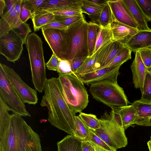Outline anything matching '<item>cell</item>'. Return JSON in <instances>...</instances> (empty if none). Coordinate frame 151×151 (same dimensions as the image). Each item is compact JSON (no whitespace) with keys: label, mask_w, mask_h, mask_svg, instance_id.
Wrapping results in <instances>:
<instances>
[{"label":"cell","mask_w":151,"mask_h":151,"mask_svg":"<svg viewBox=\"0 0 151 151\" xmlns=\"http://www.w3.org/2000/svg\"><path fill=\"white\" fill-rule=\"evenodd\" d=\"M137 23L139 30H151L147 24L144 14L136 0H123Z\"/></svg>","instance_id":"obj_19"},{"label":"cell","mask_w":151,"mask_h":151,"mask_svg":"<svg viewBox=\"0 0 151 151\" xmlns=\"http://www.w3.org/2000/svg\"><path fill=\"white\" fill-rule=\"evenodd\" d=\"M131 68L134 87L136 88H139L142 92L147 72L148 69L144 65L138 51L135 52V57L132 63Z\"/></svg>","instance_id":"obj_17"},{"label":"cell","mask_w":151,"mask_h":151,"mask_svg":"<svg viewBox=\"0 0 151 151\" xmlns=\"http://www.w3.org/2000/svg\"><path fill=\"white\" fill-rule=\"evenodd\" d=\"M28 9L33 15L39 8L45 2L46 0H24Z\"/></svg>","instance_id":"obj_42"},{"label":"cell","mask_w":151,"mask_h":151,"mask_svg":"<svg viewBox=\"0 0 151 151\" xmlns=\"http://www.w3.org/2000/svg\"><path fill=\"white\" fill-rule=\"evenodd\" d=\"M145 17L147 22L151 21V0H136Z\"/></svg>","instance_id":"obj_39"},{"label":"cell","mask_w":151,"mask_h":151,"mask_svg":"<svg viewBox=\"0 0 151 151\" xmlns=\"http://www.w3.org/2000/svg\"><path fill=\"white\" fill-rule=\"evenodd\" d=\"M82 0L64 7L56 9L52 13L54 15L61 16H70L82 15L81 9Z\"/></svg>","instance_id":"obj_26"},{"label":"cell","mask_w":151,"mask_h":151,"mask_svg":"<svg viewBox=\"0 0 151 151\" xmlns=\"http://www.w3.org/2000/svg\"><path fill=\"white\" fill-rule=\"evenodd\" d=\"M87 141L91 142L94 145H96L106 151H116L108 145L101 138L98 136L93 131L90 129L89 134Z\"/></svg>","instance_id":"obj_36"},{"label":"cell","mask_w":151,"mask_h":151,"mask_svg":"<svg viewBox=\"0 0 151 151\" xmlns=\"http://www.w3.org/2000/svg\"><path fill=\"white\" fill-rule=\"evenodd\" d=\"M41 29L44 38L53 53L60 58L62 44L65 31L49 28H42Z\"/></svg>","instance_id":"obj_16"},{"label":"cell","mask_w":151,"mask_h":151,"mask_svg":"<svg viewBox=\"0 0 151 151\" xmlns=\"http://www.w3.org/2000/svg\"><path fill=\"white\" fill-rule=\"evenodd\" d=\"M22 1V0H16L15 3L14 10L19 17L20 12Z\"/></svg>","instance_id":"obj_49"},{"label":"cell","mask_w":151,"mask_h":151,"mask_svg":"<svg viewBox=\"0 0 151 151\" xmlns=\"http://www.w3.org/2000/svg\"><path fill=\"white\" fill-rule=\"evenodd\" d=\"M95 151H106L104 149L101 148L98 146L95 145Z\"/></svg>","instance_id":"obj_51"},{"label":"cell","mask_w":151,"mask_h":151,"mask_svg":"<svg viewBox=\"0 0 151 151\" xmlns=\"http://www.w3.org/2000/svg\"><path fill=\"white\" fill-rule=\"evenodd\" d=\"M0 64L23 103L29 104H36L38 101L36 90L26 83L13 69L4 64Z\"/></svg>","instance_id":"obj_9"},{"label":"cell","mask_w":151,"mask_h":151,"mask_svg":"<svg viewBox=\"0 0 151 151\" xmlns=\"http://www.w3.org/2000/svg\"><path fill=\"white\" fill-rule=\"evenodd\" d=\"M85 1L91 4L101 7H103L107 2V0H92L88 1L84 0Z\"/></svg>","instance_id":"obj_48"},{"label":"cell","mask_w":151,"mask_h":151,"mask_svg":"<svg viewBox=\"0 0 151 151\" xmlns=\"http://www.w3.org/2000/svg\"><path fill=\"white\" fill-rule=\"evenodd\" d=\"M68 27L57 21L55 19L47 24L43 26V29H52L63 31H65Z\"/></svg>","instance_id":"obj_44"},{"label":"cell","mask_w":151,"mask_h":151,"mask_svg":"<svg viewBox=\"0 0 151 151\" xmlns=\"http://www.w3.org/2000/svg\"><path fill=\"white\" fill-rule=\"evenodd\" d=\"M124 46V45L119 41L111 42L105 50L100 68L106 65L111 61Z\"/></svg>","instance_id":"obj_23"},{"label":"cell","mask_w":151,"mask_h":151,"mask_svg":"<svg viewBox=\"0 0 151 151\" xmlns=\"http://www.w3.org/2000/svg\"><path fill=\"white\" fill-rule=\"evenodd\" d=\"M111 42L102 46L92 56H88L83 63L74 74L77 76L94 70L95 65L97 61L100 52L106 45Z\"/></svg>","instance_id":"obj_24"},{"label":"cell","mask_w":151,"mask_h":151,"mask_svg":"<svg viewBox=\"0 0 151 151\" xmlns=\"http://www.w3.org/2000/svg\"><path fill=\"white\" fill-rule=\"evenodd\" d=\"M82 5L81 9L82 13L88 15L92 21L94 22H98L100 13L103 7L96 6L82 0Z\"/></svg>","instance_id":"obj_30"},{"label":"cell","mask_w":151,"mask_h":151,"mask_svg":"<svg viewBox=\"0 0 151 151\" xmlns=\"http://www.w3.org/2000/svg\"><path fill=\"white\" fill-rule=\"evenodd\" d=\"M113 110L119 115L125 130L133 124L136 118V111L132 105L120 107Z\"/></svg>","instance_id":"obj_21"},{"label":"cell","mask_w":151,"mask_h":151,"mask_svg":"<svg viewBox=\"0 0 151 151\" xmlns=\"http://www.w3.org/2000/svg\"><path fill=\"white\" fill-rule=\"evenodd\" d=\"M141 99L151 101V69L147 70L144 80Z\"/></svg>","instance_id":"obj_37"},{"label":"cell","mask_w":151,"mask_h":151,"mask_svg":"<svg viewBox=\"0 0 151 151\" xmlns=\"http://www.w3.org/2000/svg\"><path fill=\"white\" fill-rule=\"evenodd\" d=\"M124 46L134 52L149 48L151 46V30H139Z\"/></svg>","instance_id":"obj_18"},{"label":"cell","mask_w":151,"mask_h":151,"mask_svg":"<svg viewBox=\"0 0 151 151\" xmlns=\"http://www.w3.org/2000/svg\"><path fill=\"white\" fill-rule=\"evenodd\" d=\"M78 116L89 129L95 131L101 127L100 121L96 115L81 112Z\"/></svg>","instance_id":"obj_33"},{"label":"cell","mask_w":151,"mask_h":151,"mask_svg":"<svg viewBox=\"0 0 151 151\" xmlns=\"http://www.w3.org/2000/svg\"><path fill=\"white\" fill-rule=\"evenodd\" d=\"M99 26L93 54L102 46L113 41L112 34L111 26L104 27L100 25Z\"/></svg>","instance_id":"obj_28"},{"label":"cell","mask_w":151,"mask_h":151,"mask_svg":"<svg viewBox=\"0 0 151 151\" xmlns=\"http://www.w3.org/2000/svg\"><path fill=\"white\" fill-rule=\"evenodd\" d=\"M150 139H151V136L150 137Z\"/></svg>","instance_id":"obj_54"},{"label":"cell","mask_w":151,"mask_h":151,"mask_svg":"<svg viewBox=\"0 0 151 151\" xmlns=\"http://www.w3.org/2000/svg\"><path fill=\"white\" fill-rule=\"evenodd\" d=\"M82 151H95V145L88 141L82 140Z\"/></svg>","instance_id":"obj_47"},{"label":"cell","mask_w":151,"mask_h":151,"mask_svg":"<svg viewBox=\"0 0 151 151\" xmlns=\"http://www.w3.org/2000/svg\"><path fill=\"white\" fill-rule=\"evenodd\" d=\"M136 111V118L134 124L151 126V101L140 99L132 104Z\"/></svg>","instance_id":"obj_14"},{"label":"cell","mask_w":151,"mask_h":151,"mask_svg":"<svg viewBox=\"0 0 151 151\" xmlns=\"http://www.w3.org/2000/svg\"><path fill=\"white\" fill-rule=\"evenodd\" d=\"M22 40L13 29L0 37V54L14 63L20 58L23 50Z\"/></svg>","instance_id":"obj_10"},{"label":"cell","mask_w":151,"mask_h":151,"mask_svg":"<svg viewBox=\"0 0 151 151\" xmlns=\"http://www.w3.org/2000/svg\"><path fill=\"white\" fill-rule=\"evenodd\" d=\"M149 48H150L151 49V46Z\"/></svg>","instance_id":"obj_53"},{"label":"cell","mask_w":151,"mask_h":151,"mask_svg":"<svg viewBox=\"0 0 151 151\" xmlns=\"http://www.w3.org/2000/svg\"><path fill=\"white\" fill-rule=\"evenodd\" d=\"M107 2L117 21L139 29L137 23L123 0H107Z\"/></svg>","instance_id":"obj_12"},{"label":"cell","mask_w":151,"mask_h":151,"mask_svg":"<svg viewBox=\"0 0 151 151\" xmlns=\"http://www.w3.org/2000/svg\"><path fill=\"white\" fill-rule=\"evenodd\" d=\"M55 19V15L52 13L45 11L36 12L33 15L32 20L34 31L42 29L44 25Z\"/></svg>","instance_id":"obj_25"},{"label":"cell","mask_w":151,"mask_h":151,"mask_svg":"<svg viewBox=\"0 0 151 151\" xmlns=\"http://www.w3.org/2000/svg\"><path fill=\"white\" fill-rule=\"evenodd\" d=\"M145 66L148 69L151 68V49L147 48L137 51Z\"/></svg>","instance_id":"obj_41"},{"label":"cell","mask_w":151,"mask_h":151,"mask_svg":"<svg viewBox=\"0 0 151 151\" xmlns=\"http://www.w3.org/2000/svg\"><path fill=\"white\" fill-rule=\"evenodd\" d=\"M113 41H118L124 45L137 33L139 30L121 23L115 19L111 26Z\"/></svg>","instance_id":"obj_15"},{"label":"cell","mask_w":151,"mask_h":151,"mask_svg":"<svg viewBox=\"0 0 151 151\" xmlns=\"http://www.w3.org/2000/svg\"><path fill=\"white\" fill-rule=\"evenodd\" d=\"M40 105L48 110V121L51 124L69 135L76 131V113L68 105L62 94L58 78L47 79Z\"/></svg>","instance_id":"obj_1"},{"label":"cell","mask_w":151,"mask_h":151,"mask_svg":"<svg viewBox=\"0 0 151 151\" xmlns=\"http://www.w3.org/2000/svg\"><path fill=\"white\" fill-rule=\"evenodd\" d=\"M59 83L65 101L76 113L87 106L88 95L84 83L73 73L59 75Z\"/></svg>","instance_id":"obj_5"},{"label":"cell","mask_w":151,"mask_h":151,"mask_svg":"<svg viewBox=\"0 0 151 151\" xmlns=\"http://www.w3.org/2000/svg\"><path fill=\"white\" fill-rule=\"evenodd\" d=\"M147 145L150 151H151V139L147 142Z\"/></svg>","instance_id":"obj_52"},{"label":"cell","mask_w":151,"mask_h":151,"mask_svg":"<svg viewBox=\"0 0 151 151\" xmlns=\"http://www.w3.org/2000/svg\"><path fill=\"white\" fill-rule=\"evenodd\" d=\"M58 60L59 65L57 71L58 75L73 73L70 61L59 58Z\"/></svg>","instance_id":"obj_40"},{"label":"cell","mask_w":151,"mask_h":151,"mask_svg":"<svg viewBox=\"0 0 151 151\" xmlns=\"http://www.w3.org/2000/svg\"><path fill=\"white\" fill-rule=\"evenodd\" d=\"M75 126L76 131L74 135L82 140H87L90 129L78 116H76Z\"/></svg>","instance_id":"obj_34"},{"label":"cell","mask_w":151,"mask_h":151,"mask_svg":"<svg viewBox=\"0 0 151 151\" xmlns=\"http://www.w3.org/2000/svg\"><path fill=\"white\" fill-rule=\"evenodd\" d=\"M0 97L9 106L13 113L22 116H31L0 64Z\"/></svg>","instance_id":"obj_8"},{"label":"cell","mask_w":151,"mask_h":151,"mask_svg":"<svg viewBox=\"0 0 151 151\" xmlns=\"http://www.w3.org/2000/svg\"><path fill=\"white\" fill-rule=\"evenodd\" d=\"M89 91L95 99L112 110L128 105L130 102L117 82L105 81L90 85Z\"/></svg>","instance_id":"obj_6"},{"label":"cell","mask_w":151,"mask_h":151,"mask_svg":"<svg viewBox=\"0 0 151 151\" xmlns=\"http://www.w3.org/2000/svg\"><path fill=\"white\" fill-rule=\"evenodd\" d=\"M6 6V1L4 0H0V16L1 17L4 15V10Z\"/></svg>","instance_id":"obj_50"},{"label":"cell","mask_w":151,"mask_h":151,"mask_svg":"<svg viewBox=\"0 0 151 151\" xmlns=\"http://www.w3.org/2000/svg\"><path fill=\"white\" fill-rule=\"evenodd\" d=\"M58 65V58L53 53L48 62L46 63V66L49 70L57 71Z\"/></svg>","instance_id":"obj_45"},{"label":"cell","mask_w":151,"mask_h":151,"mask_svg":"<svg viewBox=\"0 0 151 151\" xmlns=\"http://www.w3.org/2000/svg\"><path fill=\"white\" fill-rule=\"evenodd\" d=\"M82 140L68 135L57 143L58 151H82Z\"/></svg>","instance_id":"obj_20"},{"label":"cell","mask_w":151,"mask_h":151,"mask_svg":"<svg viewBox=\"0 0 151 151\" xmlns=\"http://www.w3.org/2000/svg\"><path fill=\"white\" fill-rule=\"evenodd\" d=\"M87 57L75 58L70 60L72 70L73 74L83 63Z\"/></svg>","instance_id":"obj_46"},{"label":"cell","mask_w":151,"mask_h":151,"mask_svg":"<svg viewBox=\"0 0 151 151\" xmlns=\"http://www.w3.org/2000/svg\"><path fill=\"white\" fill-rule=\"evenodd\" d=\"M0 151H42L39 135L15 113L0 137Z\"/></svg>","instance_id":"obj_2"},{"label":"cell","mask_w":151,"mask_h":151,"mask_svg":"<svg viewBox=\"0 0 151 151\" xmlns=\"http://www.w3.org/2000/svg\"><path fill=\"white\" fill-rule=\"evenodd\" d=\"M55 16V20L68 27L85 19L83 15L70 16Z\"/></svg>","instance_id":"obj_38"},{"label":"cell","mask_w":151,"mask_h":151,"mask_svg":"<svg viewBox=\"0 0 151 151\" xmlns=\"http://www.w3.org/2000/svg\"><path fill=\"white\" fill-rule=\"evenodd\" d=\"M87 37L89 56L93 55L100 26L93 22L88 23Z\"/></svg>","instance_id":"obj_27"},{"label":"cell","mask_w":151,"mask_h":151,"mask_svg":"<svg viewBox=\"0 0 151 151\" xmlns=\"http://www.w3.org/2000/svg\"><path fill=\"white\" fill-rule=\"evenodd\" d=\"M79 0H46L45 3L39 8L36 12L45 11L52 13L56 9L68 6L77 2Z\"/></svg>","instance_id":"obj_22"},{"label":"cell","mask_w":151,"mask_h":151,"mask_svg":"<svg viewBox=\"0 0 151 151\" xmlns=\"http://www.w3.org/2000/svg\"><path fill=\"white\" fill-rule=\"evenodd\" d=\"M132 52L129 48L125 46L111 61L101 68L119 64L122 65L129 60L131 59Z\"/></svg>","instance_id":"obj_32"},{"label":"cell","mask_w":151,"mask_h":151,"mask_svg":"<svg viewBox=\"0 0 151 151\" xmlns=\"http://www.w3.org/2000/svg\"><path fill=\"white\" fill-rule=\"evenodd\" d=\"M99 119L101 127L93 131L98 136L111 147L116 150L127 145L125 130L115 119L112 110L105 113Z\"/></svg>","instance_id":"obj_7"},{"label":"cell","mask_w":151,"mask_h":151,"mask_svg":"<svg viewBox=\"0 0 151 151\" xmlns=\"http://www.w3.org/2000/svg\"><path fill=\"white\" fill-rule=\"evenodd\" d=\"M12 29L18 34L22 40L24 44H26L27 38L32 32L29 24L23 22L19 19Z\"/></svg>","instance_id":"obj_35"},{"label":"cell","mask_w":151,"mask_h":151,"mask_svg":"<svg viewBox=\"0 0 151 151\" xmlns=\"http://www.w3.org/2000/svg\"><path fill=\"white\" fill-rule=\"evenodd\" d=\"M11 111V108L0 97V137L9 122L11 115L9 111Z\"/></svg>","instance_id":"obj_29"},{"label":"cell","mask_w":151,"mask_h":151,"mask_svg":"<svg viewBox=\"0 0 151 151\" xmlns=\"http://www.w3.org/2000/svg\"><path fill=\"white\" fill-rule=\"evenodd\" d=\"M88 23L85 19L68 27L65 31L60 59L70 61L89 56L87 37Z\"/></svg>","instance_id":"obj_3"},{"label":"cell","mask_w":151,"mask_h":151,"mask_svg":"<svg viewBox=\"0 0 151 151\" xmlns=\"http://www.w3.org/2000/svg\"><path fill=\"white\" fill-rule=\"evenodd\" d=\"M122 65L101 68L76 76L87 85L105 81L117 82L119 69Z\"/></svg>","instance_id":"obj_11"},{"label":"cell","mask_w":151,"mask_h":151,"mask_svg":"<svg viewBox=\"0 0 151 151\" xmlns=\"http://www.w3.org/2000/svg\"><path fill=\"white\" fill-rule=\"evenodd\" d=\"M33 15L26 6L24 0H22L19 18L24 23H26L30 18L32 19Z\"/></svg>","instance_id":"obj_43"},{"label":"cell","mask_w":151,"mask_h":151,"mask_svg":"<svg viewBox=\"0 0 151 151\" xmlns=\"http://www.w3.org/2000/svg\"><path fill=\"white\" fill-rule=\"evenodd\" d=\"M16 1H6L7 11L0 19V37L12 29L19 19V16L14 10Z\"/></svg>","instance_id":"obj_13"},{"label":"cell","mask_w":151,"mask_h":151,"mask_svg":"<svg viewBox=\"0 0 151 151\" xmlns=\"http://www.w3.org/2000/svg\"><path fill=\"white\" fill-rule=\"evenodd\" d=\"M115 19L108 2L103 7L100 13L98 23L102 27L111 26Z\"/></svg>","instance_id":"obj_31"},{"label":"cell","mask_w":151,"mask_h":151,"mask_svg":"<svg viewBox=\"0 0 151 151\" xmlns=\"http://www.w3.org/2000/svg\"><path fill=\"white\" fill-rule=\"evenodd\" d=\"M43 42L35 32L28 35L26 42L29 60L32 81L40 93L43 91L47 78L46 63L44 58Z\"/></svg>","instance_id":"obj_4"},{"label":"cell","mask_w":151,"mask_h":151,"mask_svg":"<svg viewBox=\"0 0 151 151\" xmlns=\"http://www.w3.org/2000/svg\"></svg>","instance_id":"obj_55"}]
</instances>
